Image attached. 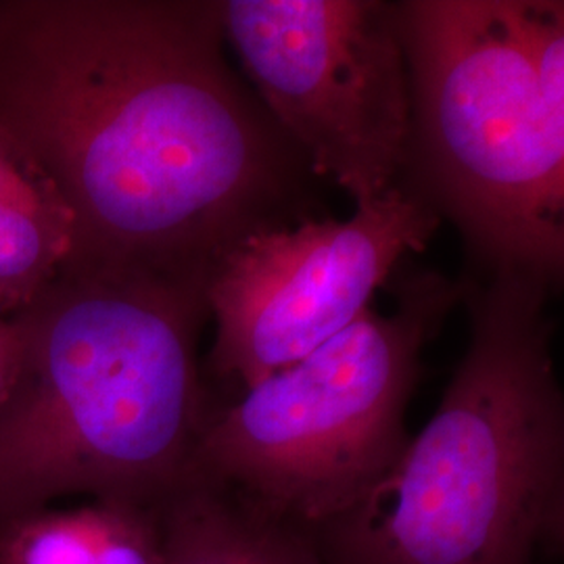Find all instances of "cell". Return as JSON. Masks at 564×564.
Wrapping results in <instances>:
<instances>
[{
  "mask_svg": "<svg viewBox=\"0 0 564 564\" xmlns=\"http://www.w3.org/2000/svg\"><path fill=\"white\" fill-rule=\"evenodd\" d=\"M224 46L220 0L0 9V121L72 205L76 258L209 279L307 218L312 172Z\"/></svg>",
  "mask_w": 564,
  "mask_h": 564,
  "instance_id": "obj_1",
  "label": "cell"
},
{
  "mask_svg": "<svg viewBox=\"0 0 564 564\" xmlns=\"http://www.w3.org/2000/svg\"><path fill=\"white\" fill-rule=\"evenodd\" d=\"M207 279L74 258L13 321L0 402V523L78 500L158 506L193 475L214 408Z\"/></svg>",
  "mask_w": 564,
  "mask_h": 564,
  "instance_id": "obj_2",
  "label": "cell"
},
{
  "mask_svg": "<svg viewBox=\"0 0 564 564\" xmlns=\"http://www.w3.org/2000/svg\"><path fill=\"white\" fill-rule=\"evenodd\" d=\"M463 282V360L393 468L312 531L326 564H538L563 550L554 291L524 276Z\"/></svg>",
  "mask_w": 564,
  "mask_h": 564,
  "instance_id": "obj_3",
  "label": "cell"
},
{
  "mask_svg": "<svg viewBox=\"0 0 564 564\" xmlns=\"http://www.w3.org/2000/svg\"><path fill=\"white\" fill-rule=\"evenodd\" d=\"M400 186L452 224L473 279L564 274L563 0H400Z\"/></svg>",
  "mask_w": 564,
  "mask_h": 564,
  "instance_id": "obj_4",
  "label": "cell"
},
{
  "mask_svg": "<svg viewBox=\"0 0 564 564\" xmlns=\"http://www.w3.org/2000/svg\"><path fill=\"white\" fill-rule=\"evenodd\" d=\"M389 314L368 307L302 362L218 408L193 475L314 531L356 505L410 442L423 351L463 303V279L400 276Z\"/></svg>",
  "mask_w": 564,
  "mask_h": 564,
  "instance_id": "obj_5",
  "label": "cell"
},
{
  "mask_svg": "<svg viewBox=\"0 0 564 564\" xmlns=\"http://www.w3.org/2000/svg\"><path fill=\"white\" fill-rule=\"evenodd\" d=\"M226 44L312 176L356 205L400 186L410 76L395 2L220 0Z\"/></svg>",
  "mask_w": 564,
  "mask_h": 564,
  "instance_id": "obj_6",
  "label": "cell"
},
{
  "mask_svg": "<svg viewBox=\"0 0 564 564\" xmlns=\"http://www.w3.org/2000/svg\"><path fill=\"white\" fill-rule=\"evenodd\" d=\"M440 216L402 186L345 220L303 218L232 245L207 279L214 377L242 391L302 362L356 323Z\"/></svg>",
  "mask_w": 564,
  "mask_h": 564,
  "instance_id": "obj_7",
  "label": "cell"
},
{
  "mask_svg": "<svg viewBox=\"0 0 564 564\" xmlns=\"http://www.w3.org/2000/svg\"><path fill=\"white\" fill-rule=\"evenodd\" d=\"M78 253V218L57 182L0 121V318H13Z\"/></svg>",
  "mask_w": 564,
  "mask_h": 564,
  "instance_id": "obj_8",
  "label": "cell"
},
{
  "mask_svg": "<svg viewBox=\"0 0 564 564\" xmlns=\"http://www.w3.org/2000/svg\"><path fill=\"white\" fill-rule=\"evenodd\" d=\"M158 512L162 564H326L310 531L199 477Z\"/></svg>",
  "mask_w": 564,
  "mask_h": 564,
  "instance_id": "obj_9",
  "label": "cell"
},
{
  "mask_svg": "<svg viewBox=\"0 0 564 564\" xmlns=\"http://www.w3.org/2000/svg\"><path fill=\"white\" fill-rule=\"evenodd\" d=\"M158 506L84 500L9 519L0 564H162Z\"/></svg>",
  "mask_w": 564,
  "mask_h": 564,
  "instance_id": "obj_10",
  "label": "cell"
},
{
  "mask_svg": "<svg viewBox=\"0 0 564 564\" xmlns=\"http://www.w3.org/2000/svg\"><path fill=\"white\" fill-rule=\"evenodd\" d=\"M20 328L13 318H0V402L15 379L20 364Z\"/></svg>",
  "mask_w": 564,
  "mask_h": 564,
  "instance_id": "obj_11",
  "label": "cell"
}]
</instances>
